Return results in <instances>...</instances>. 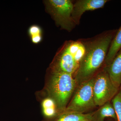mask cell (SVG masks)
Instances as JSON below:
<instances>
[{
	"mask_svg": "<svg viewBox=\"0 0 121 121\" xmlns=\"http://www.w3.org/2000/svg\"><path fill=\"white\" fill-rule=\"evenodd\" d=\"M93 78V95L96 107L110 102L119 91V88L111 82L105 67Z\"/></svg>",
	"mask_w": 121,
	"mask_h": 121,
	"instance_id": "6",
	"label": "cell"
},
{
	"mask_svg": "<svg viewBox=\"0 0 121 121\" xmlns=\"http://www.w3.org/2000/svg\"><path fill=\"white\" fill-rule=\"evenodd\" d=\"M108 0H77L74 2L72 17L76 25L80 23L82 16L87 11L102 8Z\"/></svg>",
	"mask_w": 121,
	"mask_h": 121,
	"instance_id": "7",
	"label": "cell"
},
{
	"mask_svg": "<svg viewBox=\"0 0 121 121\" xmlns=\"http://www.w3.org/2000/svg\"><path fill=\"white\" fill-rule=\"evenodd\" d=\"M98 110L92 112L91 121H105L106 118L117 120V116L112 104L110 102L99 107Z\"/></svg>",
	"mask_w": 121,
	"mask_h": 121,
	"instance_id": "10",
	"label": "cell"
},
{
	"mask_svg": "<svg viewBox=\"0 0 121 121\" xmlns=\"http://www.w3.org/2000/svg\"><path fill=\"white\" fill-rule=\"evenodd\" d=\"M112 102L117 116V121H121V90L112 99Z\"/></svg>",
	"mask_w": 121,
	"mask_h": 121,
	"instance_id": "12",
	"label": "cell"
},
{
	"mask_svg": "<svg viewBox=\"0 0 121 121\" xmlns=\"http://www.w3.org/2000/svg\"><path fill=\"white\" fill-rule=\"evenodd\" d=\"M121 48V26L113 39L105 62V66L107 67L110 64L115 57Z\"/></svg>",
	"mask_w": 121,
	"mask_h": 121,
	"instance_id": "11",
	"label": "cell"
},
{
	"mask_svg": "<svg viewBox=\"0 0 121 121\" xmlns=\"http://www.w3.org/2000/svg\"><path fill=\"white\" fill-rule=\"evenodd\" d=\"M92 112L87 113L76 112L65 110L53 117L44 121H91Z\"/></svg>",
	"mask_w": 121,
	"mask_h": 121,
	"instance_id": "8",
	"label": "cell"
},
{
	"mask_svg": "<svg viewBox=\"0 0 121 121\" xmlns=\"http://www.w3.org/2000/svg\"><path fill=\"white\" fill-rule=\"evenodd\" d=\"M117 30L104 31L91 38L81 39L85 51L74 76L77 86L91 79L105 67L108 50Z\"/></svg>",
	"mask_w": 121,
	"mask_h": 121,
	"instance_id": "1",
	"label": "cell"
},
{
	"mask_svg": "<svg viewBox=\"0 0 121 121\" xmlns=\"http://www.w3.org/2000/svg\"><path fill=\"white\" fill-rule=\"evenodd\" d=\"M46 9L57 26L70 32L77 26L72 13L73 3L70 0H48L45 1Z\"/></svg>",
	"mask_w": 121,
	"mask_h": 121,
	"instance_id": "4",
	"label": "cell"
},
{
	"mask_svg": "<svg viewBox=\"0 0 121 121\" xmlns=\"http://www.w3.org/2000/svg\"><path fill=\"white\" fill-rule=\"evenodd\" d=\"M42 109L50 108H56V105L54 100L49 97L46 96L42 100L41 103Z\"/></svg>",
	"mask_w": 121,
	"mask_h": 121,
	"instance_id": "13",
	"label": "cell"
},
{
	"mask_svg": "<svg viewBox=\"0 0 121 121\" xmlns=\"http://www.w3.org/2000/svg\"><path fill=\"white\" fill-rule=\"evenodd\" d=\"M85 51L81 39L65 41L56 52L49 69L70 74L74 77Z\"/></svg>",
	"mask_w": 121,
	"mask_h": 121,
	"instance_id": "3",
	"label": "cell"
},
{
	"mask_svg": "<svg viewBox=\"0 0 121 121\" xmlns=\"http://www.w3.org/2000/svg\"></svg>",
	"mask_w": 121,
	"mask_h": 121,
	"instance_id": "16",
	"label": "cell"
},
{
	"mask_svg": "<svg viewBox=\"0 0 121 121\" xmlns=\"http://www.w3.org/2000/svg\"><path fill=\"white\" fill-rule=\"evenodd\" d=\"M105 67L113 84L119 89L121 86V48L110 64Z\"/></svg>",
	"mask_w": 121,
	"mask_h": 121,
	"instance_id": "9",
	"label": "cell"
},
{
	"mask_svg": "<svg viewBox=\"0 0 121 121\" xmlns=\"http://www.w3.org/2000/svg\"><path fill=\"white\" fill-rule=\"evenodd\" d=\"M45 86L47 96L54 100L59 113L66 108L77 84L72 75L49 69Z\"/></svg>",
	"mask_w": 121,
	"mask_h": 121,
	"instance_id": "2",
	"label": "cell"
},
{
	"mask_svg": "<svg viewBox=\"0 0 121 121\" xmlns=\"http://www.w3.org/2000/svg\"><path fill=\"white\" fill-rule=\"evenodd\" d=\"M93 78L78 85L65 110L85 113L96 107L93 95Z\"/></svg>",
	"mask_w": 121,
	"mask_h": 121,
	"instance_id": "5",
	"label": "cell"
},
{
	"mask_svg": "<svg viewBox=\"0 0 121 121\" xmlns=\"http://www.w3.org/2000/svg\"><path fill=\"white\" fill-rule=\"evenodd\" d=\"M29 33L31 37L41 35V28L37 25H33L29 29Z\"/></svg>",
	"mask_w": 121,
	"mask_h": 121,
	"instance_id": "14",
	"label": "cell"
},
{
	"mask_svg": "<svg viewBox=\"0 0 121 121\" xmlns=\"http://www.w3.org/2000/svg\"></svg>",
	"mask_w": 121,
	"mask_h": 121,
	"instance_id": "15",
	"label": "cell"
}]
</instances>
